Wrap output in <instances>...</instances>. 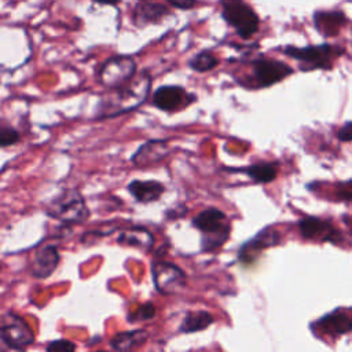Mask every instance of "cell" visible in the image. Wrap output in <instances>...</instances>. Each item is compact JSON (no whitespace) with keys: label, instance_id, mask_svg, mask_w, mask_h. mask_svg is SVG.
Wrapping results in <instances>:
<instances>
[{"label":"cell","instance_id":"obj_21","mask_svg":"<svg viewBox=\"0 0 352 352\" xmlns=\"http://www.w3.org/2000/svg\"><path fill=\"white\" fill-rule=\"evenodd\" d=\"M165 14H168V8L165 6L154 3H140L135 7L132 12V21L136 26L142 28L147 23L160 21Z\"/></svg>","mask_w":352,"mask_h":352},{"label":"cell","instance_id":"obj_19","mask_svg":"<svg viewBox=\"0 0 352 352\" xmlns=\"http://www.w3.org/2000/svg\"><path fill=\"white\" fill-rule=\"evenodd\" d=\"M213 323H214V318L208 311H205V309L188 311V312H186L184 318L182 319V322L177 327V333L192 334V333L204 331Z\"/></svg>","mask_w":352,"mask_h":352},{"label":"cell","instance_id":"obj_11","mask_svg":"<svg viewBox=\"0 0 352 352\" xmlns=\"http://www.w3.org/2000/svg\"><path fill=\"white\" fill-rule=\"evenodd\" d=\"M280 234L270 227L263 228L252 239L243 243L238 250V258L241 263H252L263 250L280 243Z\"/></svg>","mask_w":352,"mask_h":352},{"label":"cell","instance_id":"obj_24","mask_svg":"<svg viewBox=\"0 0 352 352\" xmlns=\"http://www.w3.org/2000/svg\"><path fill=\"white\" fill-rule=\"evenodd\" d=\"M157 315V308L153 302L147 301L142 305H139L133 312H129L126 315V320L129 323H138V322H143V320H150Z\"/></svg>","mask_w":352,"mask_h":352},{"label":"cell","instance_id":"obj_22","mask_svg":"<svg viewBox=\"0 0 352 352\" xmlns=\"http://www.w3.org/2000/svg\"><path fill=\"white\" fill-rule=\"evenodd\" d=\"M147 338H148V333L143 329L122 331V333H117L110 340V346L116 351H129L144 344Z\"/></svg>","mask_w":352,"mask_h":352},{"label":"cell","instance_id":"obj_10","mask_svg":"<svg viewBox=\"0 0 352 352\" xmlns=\"http://www.w3.org/2000/svg\"><path fill=\"white\" fill-rule=\"evenodd\" d=\"M197 102V95L186 91L180 85H160L153 92V104L166 113L184 110Z\"/></svg>","mask_w":352,"mask_h":352},{"label":"cell","instance_id":"obj_26","mask_svg":"<svg viewBox=\"0 0 352 352\" xmlns=\"http://www.w3.org/2000/svg\"><path fill=\"white\" fill-rule=\"evenodd\" d=\"M76 348H77V345L73 341H69L65 338L54 340L45 345V351H48V352H72Z\"/></svg>","mask_w":352,"mask_h":352},{"label":"cell","instance_id":"obj_28","mask_svg":"<svg viewBox=\"0 0 352 352\" xmlns=\"http://www.w3.org/2000/svg\"><path fill=\"white\" fill-rule=\"evenodd\" d=\"M169 6L180 10H190L197 4V0H165Z\"/></svg>","mask_w":352,"mask_h":352},{"label":"cell","instance_id":"obj_7","mask_svg":"<svg viewBox=\"0 0 352 352\" xmlns=\"http://www.w3.org/2000/svg\"><path fill=\"white\" fill-rule=\"evenodd\" d=\"M136 76V62L128 55H116L106 59L98 69V82L107 88L114 89L125 85Z\"/></svg>","mask_w":352,"mask_h":352},{"label":"cell","instance_id":"obj_16","mask_svg":"<svg viewBox=\"0 0 352 352\" xmlns=\"http://www.w3.org/2000/svg\"><path fill=\"white\" fill-rule=\"evenodd\" d=\"M312 329L331 337H338L352 333V319L341 311H334L322 316L315 324H312Z\"/></svg>","mask_w":352,"mask_h":352},{"label":"cell","instance_id":"obj_17","mask_svg":"<svg viewBox=\"0 0 352 352\" xmlns=\"http://www.w3.org/2000/svg\"><path fill=\"white\" fill-rule=\"evenodd\" d=\"M117 242L120 245L133 246L140 250L150 252L154 246L155 238L148 228H146L143 226H132L129 228L120 231V234L117 236Z\"/></svg>","mask_w":352,"mask_h":352},{"label":"cell","instance_id":"obj_12","mask_svg":"<svg viewBox=\"0 0 352 352\" xmlns=\"http://www.w3.org/2000/svg\"><path fill=\"white\" fill-rule=\"evenodd\" d=\"M168 154L169 146L165 139H150L138 147L131 157V162L136 168H148L161 162Z\"/></svg>","mask_w":352,"mask_h":352},{"label":"cell","instance_id":"obj_1","mask_svg":"<svg viewBox=\"0 0 352 352\" xmlns=\"http://www.w3.org/2000/svg\"><path fill=\"white\" fill-rule=\"evenodd\" d=\"M151 77L143 72L135 76L129 82L118 88L110 89L109 95H104L96 110V120L114 118L129 111L136 110L143 104L150 94Z\"/></svg>","mask_w":352,"mask_h":352},{"label":"cell","instance_id":"obj_20","mask_svg":"<svg viewBox=\"0 0 352 352\" xmlns=\"http://www.w3.org/2000/svg\"><path fill=\"white\" fill-rule=\"evenodd\" d=\"M314 22L316 29L323 36H334L338 33L341 26L346 22L345 15L340 11H326V12H315Z\"/></svg>","mask_w":352,"mask_h":352},{"label":"cell","instance_id":"obj_14","mask_svg":"<svg viewBox=\"0 0 352 352\" xmlns=\"http://www.w3.org/2000/svg\"><path fill=\"white\" fill-rule=\"evenodd\" d=\"M298 230L304 239L337 242L341 238L338 230L334 228L330 221L314 216H307L301 219L298 221Z\"/></svg>","mask_w":352,"mask_h":352},{"label":"cell","instance_id":"obj_25","mask_svg":"<svg viewBox=\"0 0 352 352\" xmlns=\"http://www.w3.org/2000/svg\"><path fill=\"white\" fill-rule=\"evenodd\" d=\"M19 140H21V135H19L18 129H15L11 125H7L3 121L1 126H0V146L3 148H6V147L16 144Z\"/></svg>","mask_w":352,"mask_h":352},{"label":"cell","instance_id":"obj_2","mask_svg":"<svg viewBox=\"0 0 352 352\" xmlns=\"http://www.w3.org/2000/svg\"><path fill=\"white\" fill-rule=\"evenodd\" d=\"M191 226L199 231V249L202 253H212L220 249L228 241L232 227L227 214L216 206H209L198 212L192 217Z\"/></svg>","mask_w":352,"mask_h":352},{"label":"cell","instance_id":"obj_18","mask_svg":"<svg viewBox=\"0 0 352 352\" xmlns=\"http://www.w3.org/2000/svg\"><path fill=\"white\" fill-rule=\"evenodd\" d=\"M230 172H242L249 176L254 183L268 184L276 179L278 175V162H254L245 168H228Z\"/></svg>","mask_w":352,"mask_h":352},{"label":"cell","instance_id":"obj_29","mask_svg":"<svg viewBox=\"0 0 352 352\" xmlns=\"http://www.w3.org/2000/svg\"><path fill=\"white\" fill-rule=\"evenodd\" d=\"M96 3H100V4H110V6H114L117 3H120L121 0H94Z\"/></svg>","mask_w":352,"mask_h":352},{"label":"cell","instance_id":"obj_6","mask_svg":"<svg viewBox=\"0 0 352 352\" xmlns=\"http://www.w3.org/2000/svg\"><path fill=\"white\" fill-rule=\"evenodd\" d=\"M223 19L234 28L241 38H250L260 25L256 11L245 0H220Z\"/></svg>","mask_w":352,"mask_h":352},{"label":"cell","instance_id":"obj_13","mask_svg":"<svg viewBox=\"0 0 352 352\" xmlns=\"http://www.w3.org/2000/svg\"><path fill=\"white\" fill-rule=\"evenodd\" d=\"M60 261L59 249L56 245L50 243L37 249L30 263V275L37 279H45L52 275Z\"/></svg>","mask_w":352,"mask_h":352},{"label":"cell","instance_id":"obj_23","mask_svg":"<svg viewBox=\"0 0 352 352\" xmlns=\"http://www.w3.org/2000/svg\"><path fill=\"white\" fill-rule=\"evenodd\" d=\"M188 67L198 73H205L209 70H213L219 65L217 56H214L210 51H201L191 56L187 62Z\"/></svg>","mask_w":352,"mask_h":352},{"label":"cell","instance_id":"obj_8","mask_svg":"<svg viewBox=\"0 0 352 352\" xmlns=\"http://www.w3.org/2000/svg\"><path fill=\"white\" fill-rule=\"evenodd\" d=\"M34 333L29 323L12 311H7L1 316L0 340L1 342L14 351H23L34 342Z\"/></svg>","mask_w":352,"mask_h":352},{"label":"cell","instance_id":"obj_3","mask_svg":"<svg viewBox=\"0 0 352 352\" xmlns=\"http://www.w3.org/2000/svg\"><path fill=\"white\" fill-rule=\"evenodd\" d=\"M44 212L48 217L58 220L63 227L69 228L84 223L91 216L85 198L76 187L63 188L59 194L51 198L44 205Z\"/></svg>","mask_w":352,"mask_h":352},{"label":"cell","instance_id":"obj_27","mask_svg":"<svg viewBox=\"0 0 352 352\" xmlns=\"http://www.w3.org/2000/svg\"><path fill=\"white\" fill-rule=\"evenodd\" d=\"M337 138L341 142H352V121L345 122L338 131H337Z\"/></svg>","mask_w":352,"mask_h":352},{"label":"cell","instance_id":"obj_9","mask_svg":"<svg viewBox=\"0 0 352 352\" xmlns=\"http://www.w3.org/2000/svg\"><path fill=\"white\" fill-rule=\"evenodd\" d=\"M151 278L155 290L162 296L179 294L187 285L186 272L177 264L166 260L151 263Z\"/></svg>","mask_w":352,"mask_h":352},{"label":"cell","instance_id":"obj_5","mask_svg":"<svg viewBox=\"0 0 352 352\" xmlns=\"http://www.w3.org/2000/svg\"><path fill=\"white\" fill-rule=\"evenodd\" d=\"M283 54L298 60L301 70L314 69H330L334 59L344 54V50L330 44L308 45V47H293L287 45L283 48Z\"/></svg>","mask_w":352,"mask_h":352},{"label":"cell","instance_id":"obj_15","mask_svg":"<svg viewBox=\"0 0 352 352\" xmlns=\"http://www.w3.org/2000/svg\"><path fill=\"white\" fill-rule=\"evenodd\" d=\"M128 192L139 204H151L158 201L165 192L166 187L158 180H139L133 179L126 184Z\"/></svg>","mask_w":352,"mask_h":352},{"label":"cell","instance_id":"obj_4","mask_svg":"<svg viewBox=\"0 0 352 352\" xmlns=\"http://www.w3.org/2000/svg\"><path fill=\"white\" fill-rule=\"evenodd\" d=\"M252 73L248 77L238 78L236 82L246 89L268 88L276 82H280L293 73V69L278 59L257 58L250 62Z\"/></svg>","mask_w":352,"mask_h":352},{"label":"cell","instance_id":"obj_30","mask_svg":"<svg viewBox=\"0 0 352 352\" xmlns=\"http://www.w3.org/2000/svg\"><path fill=\"white\" fill-rule=\"evenodd\" d=\"M351 231H352V224H351Z\"/></svg>","mask_w":352,"mask_h":352}]
</instances>
